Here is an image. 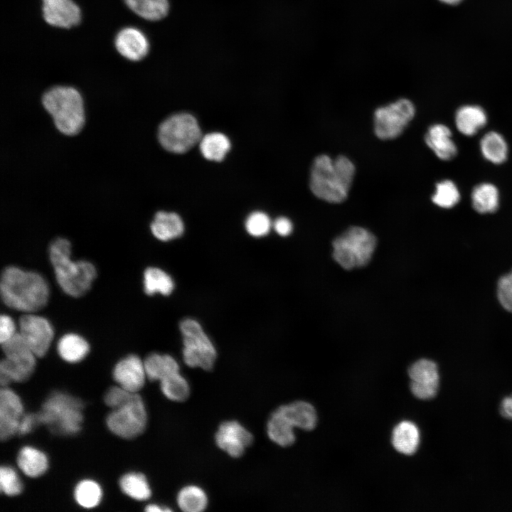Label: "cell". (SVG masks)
<instances>
[{"mask_svg":"<svg viewBox=\"0 0 512 512\" xmlns=\"http://www.w3.org/2000/svg\"><path fill=\"white\" fill-rule=\"evenodd\" d=\"M0 293L7 306L33 313L46 305L50 289L45 278L38 272L9 266L1 272Z\"/></svg>","mask_w":512,"mask_h":512,"instance_id":"cell-1","label":"cell"},{"mask_svg":"<svg viewBox=\"0 0 512 512\" xmlns=\"http://www.w3.org/2000/svg\"><path fill=\"white\" fill-rule=\"evenodd\" d=\"M356 169L344 156L333 159L328 155L316 156L312 164L309 187L313 194L325 201L338 203L348 197Z\"/></svg>","mask_w":512,"mask_h":512,"instance_id":"cell-2","label":"cell"},{"mask_svg":"<svg viewBox=\"0 0 512 512\" xmlns=\"http://www.w3.org/2000/svg\"><path fill=\"white\" fill-rule=\"evenodd\" d=\"M48 252L56 280L63 291L73 297L85 294L97 276L93 264L86 260H72L71 244L63 238L53 240Z\"/></svg>","mask_w":512,"mask_h":512,"instance_id":"cell-3","label":"cell"},{"mask_svg":"<svg viewBox=\"0 0 512 512\" xmlns=\"http://www.w3.org/2000/svg\"><path fill=\"white\" fill-rule=\"evenodd\" d=\"M42 105L61 133L73 136L82 128L85 123L83 100L74 87L55 86L49 89L42 97Z\"/></svg>","mask_w":512,"mask_h":512,"instance_id":"cell-4","label":"cell"},{"mask_svg":"<svg viewBox=\"0 0 512 512\" xmlns=\"http://www.w3.org/2000/svg\"><path fill=\"white\" fill-rule=\"evenodd\" d=\"M82 409L80 399L62 392L53 393L36 413L38 424L46 425L53 433L74 434L82 427Z\"/></svg>","mask_w":512,"mask_h":512,"instance_id":"cell-5","label":"cell"},{"mask_svg":"<svg viewBox=\"0 0 512 512\" xmlns=\"http://www.w3.org/2000/svg\"><path fill=\"white\" fill-rule=\"evenodd\" d=\"M332 256L343 268L352 270L366 266L376 246V238L368 230L351 227L334 239Z\"/></svg>","mask_w":512,"mask_h":512,"instance_id":"cell-6","label":"cell"},{"mask_svg":"<svg viewBox=\"0 0 512 512\" xmlns=\"http://www.w3.org/2000/svg\"><path fill=\"white\" fill-rule=\"evenodd\" d=\"M1 344L5 355L0 363L1 385L26 381L35 370L36 356L19 332Z\"/></svg>","mask_w":512,"mask_h":512,"instance_id":"cell-7","label":"cell"},{"mask_svg":"<svg viewBox=\"0 0 512 512\" xmlns=\"http://www.w3.org/2000/svg\"><path fill=\"white\" fill-rule=\"evenodd\" d=\"M158 138L166 150L183 154L200 142L201 132L193 116L178 113L170 116L159 125Z\"/></svg>","mask_w":512,"mask_h":512,"instance_id":"cell-8","label":"cell"},{"mask_svg":"<svg viewBox=\"0 0 512 512\" xmlns=\"http://www.w3.org/2000/svg\"><path fill=\"white\" fill-rule=\"evenodd\" d=\"M179 328L183 335L185 363L191 368L212 370L217 356L216 350L201 324L188 318L181 321Z\"/></svg>","mask_w":512,"mask_h":512,"instance_id":"cell-9","label":"cell"},{"mask_svg":"<svg viewBox=\"0 0 512 512\" xmlns=\"http://www.w3.org/2000/svg\"><path fill=\"white\" fill-rule=\"evenodd\" d=\"M108 429L123 439H133L142 434L147 424V413L142 397L136 393L122 406L112 410L107 415Z\"/></svg>","mask_w":512,"mask_h":512,"instance_id":"cell-10","label":"cell"},{"mask_svg":"<svg viewBox=\"0 0 512 512\" xmlns=\"http://www.w3.org/2000/svg\"><path fill=\"white\" fill-rule=\"evenodd\" d=\"M415 114V107L408 99L401 98L378 107L374 113V131L380 139L399 137Z\"/></svg>","mask_w":512,"mask_h":512,"instance_id":"cell-11","label":"cell"},{"mask_svg":"<svg viewBox=\"0 0 512 512\" xmlns=\"http://www.w3.org/2000/svg\"><path fill=\"white\" fill-rule=\"evenodd\" d=\"M19 333L36 357L48 352L54 336L53 329L47 319L33 314H26L19 319Z\"/></svg>","mask_w":512,"mask_h":512,"instance_id":"cell-12","label":"cell"},{"mask_svg":"<svg viewBox=\"0 0 512 512\" xmlns=\"http://www.w3.org/2000/svg\"><path fill=\"white\" fill-rule=\"evenodd\" d=\"M412 394L420 400H430L435 397L439 387V373L437 364L422 358L413 363L408 368Z\"/></svg>","mask_w":512,"mask_h":512,"instance_id":"cell-13","label":"cell"},{"mask_svg":"<svg viewBox=\"0 0 512 512\" xmlns=\"http://www.w3.org/2000/svg\"><path fill=\"white\" fill-rule=\"evenodd\" d=\"M253 442V436L235 420L225 421L215 434L218 447L234 458L241 457Z\"/></svg>","mask_w":512,"mask_h":512,"instance_id":"cell-14","label":"cell"},{"mask_svg":"<svg viewBox=\"0 0 512 512\" xmlns=\"http://www.w3.org/2000/svg\"><path fill=\"white\" fill-rule=\"evenodd\" d=\"M23 406L19 396L8 387L0 390V438L6 441L17 434L23 416Z\"/></svg>","mask_w":512,"mask_h":512,"instance_id":"cell-15","label":"cell"},{"mask_svg":"<svg viewBox=\"0 0 512 512\" xmlns=\"http://www.w3.org/2000/svg\"><path fill=\"white\" fill-rule=\"evenodd\" d=\"M113 378L118 385L132 393H138L147 378L144 361L134 354L123 358L115 365Z\"/></svg>","mask_w":512,"mask_h":512,"instance_id":"cell-16","label":"cell"},{"mask_svg":"<svg viewBox=\"0 0 512 512\" xmlns=\"http://www.w3.org/2000/svg\"><path fill=\"white\" fill-rule=\"evenodd\" d=\"M43 15L51 26L70 28L79 23L80 10L73 0H42Z\"/></svg>","mask_w":512,"mask_h":512,"instance_id":"cell-17","label":"cell"},{"mask_svg":"<svg viewBox=\"0 0 512 512\" xmlns=\"http://www.w3.org/2000/svg\"><path fill=\"white\" fill-rule=\"evenodd\" d=\"M115 47L124 58L137 61L144 58L149 51V43L139 29L127 27L122 29L116 36Z\"/></svg>","mask_w":512,"mask_h":512,"instance_id":"cell-18","label":"cell"},{"mask_svg":"<svg viewBox=\"0 0 512 512\" xmlns=\"http://www.w3.org/2000/svg\"><path fill=\"white\" fill-rule=\"evenodd\" d=\"M428 147L440 159L449 161L453 159L457 154V147L452 139L450 129L443 124L430 126L425 136Z\"/></svg>","mask_w":512,"mask_h":512,"instance_id":"cell-19","label":"cell"},{"mask_svg":"<svg viewBox=\"0 0 512 512\" xmlns=\"http://www.w3.org/2000/svg\"><path fill=\"white\" fill-rule=\"evenodd\" d=\"M420 442V430L413 422L403 420L394 427L391 444L398 453L406 456L413 455L417 452Z\"/></svg>","mask_w":512,"mask_h":512,"instance_id":"cell-20","label":"cell"},{"mask_svg":"<svg viewBox=\"0 0 512 512\" xmlns=\"http://www.w3.org/2000/svg\"><path fill=\"white\" fill-rule=\"evenodd\" d=\"M487 123L485 110L479 105H466L460 107L455 114V124L464 136L471 137L479 132Z\"/></svg>","mask_w":512,"mask_h":512,"instance_id":"cell-21","label":"cell"},{"mask_svg":"<svg viewBox=\"0 0 512 512\" xmlns=\"http://www.w3.org/2000/svg\"><path fill=\"white\" fill-rule=\"evenodd\" d=\"M279 408L294 427L308 432L316 428L318 415L311 403L304 400H297L287 405H280Z\"/></svg>","mask_w":512,"mask_h":512,"instance_id":"cell-22","label":"cell"},{"mask_svg":"<svg viewBox=\"0 0 512 512\" xmlns=\"http://www.w3.org/2000/svg\"><path fill=\"white\" fill-rule=\"evenodd\" d=\"M294 426L278 407L270 415L267 425L269 438L282 447L292 445L296 441Z\"/></svg>","mask_w":512,"mask_h":512,"instance_id":"cell-23","label":"cell"},{"mask_svg":"<svg viewBox=\"0 0 512 512\" xmlns=\"http://www.w3.org/2000/svg\"><path fill=\"white\" fill-rule=\"evenodd\" d=\"M150 228L158 240L168 241L180 237L183 233L184 226L178 214L159 211L155 214Z\"/></svg>","mask_w":512,"mask_h":512,"instance_id":"cell-24","label":"cell"},{"mask_svg":"<svg viewBox=\"0 0 512 512\" xmlns=\"http://www.w3.org/2000/svg\"><path fill=\"white\" fill-rule=\"evenodd\" d=\"M17 464L21 471L31 478L41 476L48 467L47 456L41 450L30 446L20 449L17 455Z\"/></svg>","mask_w":512,"mask_h":512,"instance_id":"cell-25","label":"cell"},{"mask_svg":"<svg viewBox=\"0 0 512 512\" xmlns=\"http://www.w3.org/2000/svg\"><path fill=\"white\" fill-rule=\"evenodd\" d=\"M147 378L161 381L165 378L179 372L177 361L170 355L152 353L144 361Z\"/></svg>","mask_w":512,"mask_h":512,"instance_id":"cell-26","label":"cell"},{"mask_svg":"<svg viewBox=\"0 0 512 512\" xmlns=\"http://www.w3.org/2000/svg\"><path fill=\"white\" fill-rule=\"evenodd\" d=\"M57 350L62 359L68 363H78L87 355L90 346L87 341L76 334L63 335L58 341Z\"/></svg>","mask_w":512,"mask_h":512,"instance_id":"cell-27","label":"cell"},{"mask_svg":"<svg viewBox=\"0 0 512 512\" xmlns=\"http://www.w3.org/2000/svg\"><path fill=\"white\" fill-rule=\"evenodd\" d=\"M473 208L481 214L491 213L499 206V192L495 185L481 183L476 186L471 192Z\"/></svg>","mask_w":512,"mask_h":512,"instance_id":"cell-28","label":"cell"},{"mask_svg":"<svg viewBox=\"0 0 512 512\" xmlns=\"http://www.w3.org/2000/svg\"><path fill=\"white\" fill-rule=\"evenodd\" d=\"M480 151L485 159L494 164L503 163L508 156V145L504 137L498 132L491 131L480 140Z\"/></svg>","mask_w":512,"mask_h":512,"instance_id":"cell-29","label":"cell"},{"mask_svg":"<svg viewBox=\"0 0 512 512\" xmlns=\"http://www.w3.org/2000/svg\"><path fill=\"white\" fill-rule=\"evenodd\" d=\"M230 149V140L220 132L207 134L200 140L201 152L208 160L222 161Z\"/></svg>","mask_w":512,"mask_h":512,"instance_id":"cell-30","label":"cell"},{"mask_svg":"<svg viewBox=\"0 0 512 512\" xmlns=\"http://www.w3.org/2000/svg\"><path fill=\"white\" fill-rule=\"evenodd\" d=\"M174 287L172 278L164 271L157 267H148L144 272V290L147 295L157 292L169 295Z\"/></svg>","mask_w":512,"mask_h":512,"instance_id":"cell-31","label":"cell"},{"mask_svg":"<svg viewBox=\"0 0 512 512\" xmlns=\"http://www.w3.org/2000/svg\"><path fill=\"white\" fill-rule=\"evenodd\" d=\"M127 6L139 16L149 21L164 18L169 11L168 0H124Z\"/></svg>","mask_w":512,"mask_h":512,"instance_id":"cell-32","label":"cell"},{"mask_svg":"<svg viewBox=\"0 0 512 512\" xmlns=\"http://www.w3.org/2000/svg\"><path fill=\"white\" fill-rule=\"evenodd\" d=\"M119 486L124 494L137 501L150 498L151 491L145 476L141 473H128L119 479Z\"/></svg>","mask_w":512,"mask_h":512,"instance_id":"cell-33","label":"cell"},{"mask_svg":"<svg viewBox=\"0 0 512 512\" xmlns=\"http://www.w3.org/2000/svg\"><path fill=\"white\" fill-rule=\"evenodd\" d=\"M177 503L185 512H201L208 505V498L200 487L189 485L180 490L177 496Z\"/></svg>","mask_w":512,"mask_h":512,"instance_id":"cell-34","label":"cell"},{"mask_svg":"<svg viewBox=\"0 0 512 512\" xmlns=\"http://www.w3.org/2000/svg\"><path fill=\"white\" fill-rule=\"evenodd\" d=\"M102 491L100 486L95 481L85 479L80 481L75 488L74 497L76 502L85 508H92L101 501Z\"/></svg>","mask_w":512,"mask_h":512,"instance_id":"cell-35","label":"cell"},{"mask_svg":"<svg viewBox=\"0 0 512 512\" xmlns=\"http://www.w3.org/2000/svg\"><path fill=\"white\" fill-rule=\"evenodd\" d=\"M163 394L175 402L186 400L190 394L188 381L179 372L174 373L160 381Z\"/></svg>","mask_w":512,"mask_h":512,"instance_id":"cell-36","label":"cell"},{"mask_svg":"<svg viewBox=\"0 0 512 512\" xmlns=\"http://www.w3.org/2000/svg\"><path fill=\"white\" fill-rule=\"evenodd\" d=\"M432 202L442 208H451L460 201V192L451 180H443L436 184Z\"/></svg>","mask_w":512,"mask_h":512,"instance_id":"cell-37","label":"cell"},{"mask_svg":"<svg viewBox=\"0 0 512 512\" xmlns=\"http://www.w3.org/2000/svg\"><path fill=\"white\" fill-rule=\"evenodd\" d=\"M0 489L4 494L14 496L22 491V483L16 471L9 466L0 469Z\"/></svg>","mask_w":512,"mask_h":512,"instance_id":"cell-38","label":"cell"},{"mask_svg":"<svg viewBox=\"0 0 512 512\" xmlns=\"http://www.w3.org/2000/svg\"><path fill=\"white\" fill-rule=\"evenodd\" d=\"M245 228L250 235L262 237L270 232L271 221L267 215L262 212L256 211L247 217Z\"/></svg>","mask_w":512,"mask_h":512,"instance_id":"cell-39","label":"cell"},{"mask_svg":"<svg viewBox=\"0 0 512 512\" xmlns=\"http://www.w3.org/2000/svg\"><path fill=\"white\" fill-rule=\"evenodd\" d=\"M497 297L501 306L512 313V270L498 279Z\"/></svg>","mask_w":512,"mask_h":512,"instance_id":"cell-40","label":"cell"},{"mask_svg":"<svg viewBox=\"0 0 512 512\" xmlns=\"http://www.w3.org/2000/svg\"><path fill=\"white\" fill-rule=\"evenodd\" d=\"M136 393H132L122 387L114 386L108 389L104 396L105 404L112 410L129 402Z\"/></svg>","mask_w":512,"mask_h":512,"instance_id":"cell-41","label":"cell"},{"mask_svg":"<svg viewBox=\"0 0 512 512\" xmlns=\"http://www.w3.org/2000/svg\"><path fill=\"white\" fill-rule=\"evenodd\" d=\"M16 326L12 318L6 314L0 317V343H2L16 334Z\"/></svg>","mask_w":512,"mask_h":512,"instance_id":"cell-42","label":"cell"},{"mask_svg":"<svg viewBox=\"0 0 512 512\" xmlns=\"http://www.w3.org/2000/svg\"><path fill=\"white\" fill-rule=\"evenodd\" d=\"M36 424H38L36 413L23 415L19 422L17 434L24 435L29 433Z\"/></svg>","mask_w":512,"mask_h":512,"instance_id":"cell-43","label":"cell"},{"mask_svg":"<svg viewBox=\"0 0 512 512\" xmlns=\"http://www.w3.org/2000/svg\"><path fill=\"white\" fill-rule=\"evenodd\" d=\"M273 227L274 230L282 236L289 235L293 228L291 221L285 217L277 218L274 222Z\"/></svg>","mask_w":512,"mask_h":512,"instance_id":"cell-44","label":"cell"},{"mask_svg":"<svg viewBox=\"0 0 512 512\" xmlns=\"http://www.w3.org/2000/svg\"><path fill=\"white\" fill-rule=\"evenodd\" d=\"M501 413L503 416L512 419V396L503 400L501 402Z\"/></svg>","mask_w":512,"mask_h":512,"instance_id":"cell-45","label":"cell"},{"mask_svg":"<svg viewBox=\"0 0 512 512\" xmlns=\"http://www.w3.org/2000/svg\"><path fill=\"white\" fill-rule=\"evenodd\" d=\"M145 511L147 512H166L171 511V510L169 508H162L161 506L156 504H150L145 508Z\"/></svg>","mask_w":512,"mask_h":512,"instance_id":"cell-46","label":"cell"},{"mask_svg":"<svg viewBox=\"0 0 512 512\" xmlns=\"http://www.w3.org/2000/svg\"><path fill=\"white\" fill-rule=\"evenodd\" d=\"M440 1L447 4H457L459 2H460L462 0H439Z\"/></svg>","mask_w":512,"mask_h":512,"instance_id":"cell-47","label":"cell"}]
</instances>
